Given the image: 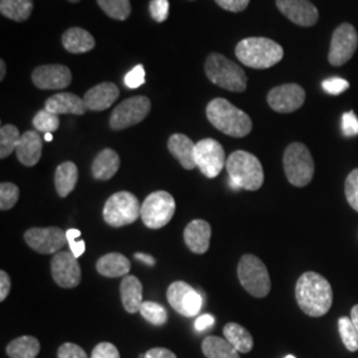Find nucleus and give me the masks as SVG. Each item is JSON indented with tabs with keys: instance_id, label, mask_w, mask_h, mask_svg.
<instances>
[{
	"instance_id": "f257e3e1",
	"label": "nucleus",
	"mask_w": 358,
	"mask_h": 358,
	"mask_svg": "<svg viewBox=\"0 0 358 358\" xmlns=\"http://www.w3.org/2000/svg\"><path fill=\"white\" fill-rule=\"evenodd\" d=\"M296 301L310 317L325 316L333 304L331 282L317 272H304L296 282Z\"/></svg>"
},
{
	"instance_id": "f03ea898",
	"label": "nucleus",
	"mask_w": 358,
	"mask_h": 358,
	"mask_svg": "<svg viewBox=\"0 0 358 358\" xmlns=\"http://www.w3.org/2000/svg\"><path fill=\"white\" fill-rule=\"evenodd\" d=\"M206 115L214 128L234 138H243L252 130L250 115L226 99H214L207 105Z\"/></svg>"
},
{
	"instance_id": "7ed1b4c3",
	"label": "nucleus",
	"mask_w": 358,
	"mask_h": 358,
	"mask_svg": "<svg viewBox=\"0 0 358 358\" xmlns=\"http://www.w3.org/2000/svg\"><path fill=\"white\" fill-rule=\"evenodd\" d=\"M231 189L256 192L264 183V170L254 154L236 150L227 158Z\"/></svg>"
},
{
	"instance_id": "20e7f679",
	"label": "nucleus",
	"mask_w": 358,
	"mask_h": 358,
	"mask_svg": "<svg viewBox=\"0 0 358 358\" xmlns=\"http://www.w3.org/2000/svg\"><path fill=\"white\" fill-rule=\"evenodd\" d=\"M238 60L254 69H267L282 62V45L267 38H248L239 41L235 48Z\"/></svg>"
},
{
	"instance_id": "39448f33",
	"label": "nucleus",
	"mask_w": 358,
	"mask_h": 358,
	"mask_svg": "<svg viewBox=\"0 0 358 358\" xmlns=\"http://www.w3.org/2000/svg\"><path fill=\"white\" fill-rule=\"evenodd\" d=\"M208 80L223 90L241 93L247 88V76L243 69L220 53H211L205 63Z\"/></svg>"
},
{
	"instance_id": "423d86ee",
	"label": "nucleus",
	"mask_w": 358,
	"mask_h": 358,
	"mask_svg": "<svg viewBox=\"0 0 358 358\" xmlns=\"http://www.w3.org/2000/svg\"><path fill=\"white\" fill-rule=\"evenodd\" d=\"M282 165L288 182L296 187H306L315 176V161L312 154L307 146L300 142H294L285 149Z\"/></svg>"
},
{
	"instance_id": "0eeeda50",
	"label": "nucleus",
	"mask_w": 358,
	"mask_h": 358,
	"mask_svg": "<svg viewBox=\"0 0 358 358\" xmlns=\"http://www.w3.org/2000/svg\"><path fill=\"white\" fill-rule=\"evenodd\" d=\"M138 198L129 192H118L108 198L103 210V220L112 227H124L141 217Z\"/></svg>"
},
{
	"instance_id": "6e6552de",
	"label": "nucleus",
	"mask_w": 358,
	"mask_h": 358,
	"mask_svg": "<svg viewBox=\"0 0 358 358\" xmlns=\"http://www.w3.org/2000/svg\"><path fill=\"white\" fill-rule=\"evenodd\" d=\"M238 278L244 289L256 299L266 297L271 291L268 269L257 256H242L238 264Z\"/></svg>"
},
{
	"instance_id": "1a4fd4ad",
	"label": "nucleus",
	"mask_w": 358,
	"mask_h": 358,
	"mask_svg": "<svg viewBox=\"0 0 358 358\" xmlns=\"http://www.w3.org/2000/svg\"><path fill=\"white\" fill-rule=\"evenodd\" d=\"M176 199L167 192H152L141 206L143 224L152 230L165 227L176 214Z\"/></svg>"
},
{
	"instance_id": "9d476101",
	"label": "nucleus",
	"mask_w": 358,
	"mask_h": 358,
	"mask_svg": "<svg viewBox=\"0 0 358 358\" xmlns=\"http://www.w3.org/2000/svg\"><path fill=\"white\" fill-rule=\"evenodd\" d=\"M150 109L152 103L148 97H130L115 106V110L110 115L109 125L113 130H124L134 127L148 117L150 113Z\"/></svg>"
},
{
	"instance_id": "9b49d317",
	"label": "nucleus",
	"mask_w": 358,
	"mask_h": 358,
	"mask_svg": "<svg viewBox=\"0 0 358 358\" xmlns=\"http://www.w3.org/2000/svg\"><path fill=\"white\" fill-rule=\"evenodd\" d=\"M167 301L183 317H196L203 307L202 294L186 282H174L169 285Z\"/></svg>"
},
{
	"instance_id": "f8f14e48",
	"label": "nucleus",
	"mask_w": 358,
	"mask_h": 358,
	"mask_svg": "<svg viewBox=\"0 0 358 358\" xmlns=\"http://www.w3.org/2000/svg\"><path fill=\"white\" fill-rule=\"evenodd\" d=\"M196 167L207 178H217L227 164L223 146L213 138H205L195 145Z\"/></svg>"
},
{
	"instance_id": "ddd939ff",
	"label": "nucleus",
	"mask_w": 358,
	"mask_h": 358,
	"mask_svg": "<svg viewBox=\"0 0 358 358\" xmlns=\"http://www.w3.org/2000/svg\"><path fill=\"white\" fill-rule=\"evenodd\" d=\"M358 35L356 28L344 23L336 28L331 40L328 60L333 66H341L352 59L357 50Z\"/></svg>"
},
{
	"instance_id": "4468645a",
	"label": "nucleus",
	"mask_w": 358,
	"mask_h": 358,
	"mask_svg": "<svg viewBox=\"0 0 358 358\" xmlns=\"http://www.w3.org/2000/svg\"><path fill=\"white\" fill-rule=\"evenodd\" d=\"M24 241L34 251L43 255H52L60 252L68 244L66 232L57 227H34L26 231Z\"/></svg>"
},
{
	"instance_id": "2eb2a0df",
	"label": "nucleus",
	"mask_w": 358,
	"mask_h": 358,
	"mask_svg": "<svg viewBox=\"0 0 358 358\" xmlns=\"http://www.w3.org/2000/svg\"><path fill=\"white\" fill-rule=\"evenodd\" d=\"M51 272L55 282L65 289L76 288L81 282V267L72 252L60 251L55 254L51 260Z\"/></svg>"
},
{
	"instance_id": "dca6fc26",
	"label": "nucleus",
	"mask_w": 358,
	"mask_h": 358,
	"mask_svg": "<svg viewBox=\"0 0 358 358\" xmlns=\"http://www.w3.org/2000/svg\"><path fill=\"white\" fill-rule=\"evenodd\" d=\"M268 105L278 113H294L306 101V90L297 84H284L269 90Z\"/></svg>"
},
{
	"instance_id": "f3484780",
	"label": "nucleus",
	"mask_w": 358,
	"mask_h": 358,
	"mask_svg": "<svg viewBox=\"0 0 358 358\" xmlns=\"http://www.w3.org/2000/svg\"><path fill=\"white\" fill-rule=\"evenodd\" d=\"M32 83L38 90H64L72 83V73L65 65H40L32 72Z\"/></svg>"
},
{
	"instance_id": "a211bd4d",
	"label": "nucleus",
	"mask_w": 358,
	"mask_h": 358,
	"mask_svg": "<svg viewBox=\"0 0 358 358\" xmlns=\"http://www.w3.org/2000/svg\"><path fill=\"white\" fill-rule=\"evenodd\" d=\"M276 6L285 17L297 26H315L319 20V11L309 0H276Z\"/></svg>"
},
{
	"instance_id": "6ab92c4d",
	"label": "nucleus",
	"mask_w": 358,
	"mask_h": 358,
	"mask_svg": "<svg viewBox=\"0 0 358 358\" xmlns=\"http://www.w3.org/2000/svg\"><path fill=\"white\" fill-rule=\"evenodd\" d=\"M183 239L187 248L198 255H203L210 248L211 226L203 219L192 220L183 232Z\"/></svg>"
},
{
	"instance_id": "aec40b11",
	"label": "nucleus",
	"mask_w": 358,
	"mask_h": 358,
	"mask_svg": "<svg viewBox=\"0 0 358 358\" xmlns=\"http://www.w3.org/2000/svg\"><path fill=\"white\" fill-rule=\"evenodd\" d=\"M45 109L55 115H83L87 110L84 99L78 97L75 93H57L53 94L45 101Z\"/></svg>"
},
{
	"instance_id": "412c9836",
	"label": "nucleus",
	"mask_w": 358,
	"mask_h": 358,
	"mask_svg": "<svg viewBox=\"0 0 358 358\" xmlns=\"http://www.w3.org/2000/svg\"><path fill=\"white\" fill-rule=\"evenodd\" d=\"M120 96L118 87L112 83H101L93 88H90L85 96L84 101L90 110L101 112L110 108Z\"/></svg>"
},
{
	"instance_id": "4be33fe9",
	"label": "nucleus",
	"mask_w": 358,
	"mask_h": 358,
	"mask_svg": "<svg viewBox=\"0 0 358 358\" xmlns=\"http://www.w3.org/2000/svg\"><path fill=\"white\" fill-rule=\"evenodd\" d=\"M43 140L36 130H27L16 148V157L24 166H35L41 158Z\"/></svg>"
},
{
	"instance_id": "5701e85b",
	"label": "nucleus",
	"mask_w": 358,
	"mask_h": 358,
	"mask_svg": "<svg viewBox=\"0 0 358 358\" xmlns=\"http://www.w3.org/2000/svg\"><path fill=\"white\" fill-rule=\"evenodd\" d=\"M195 145L196 143H194L185 134H173L167 141L169 152L174 158L178 159L180 166L186 170H192L196 167Z\"/></svg>"
},
{
	"instance_id": "b1692460",
	"label": "nucleus",
	"mask_w": 358,
	"mask_h": 358,
	"mask_svg": "<svg viewBox=\"0 0 358 358\" xmlns=\"http://www.w3.org/2000/svg\"><path fill=\"white\" fill-rule=\"evenodd\" d=\"M142 282L138 278L128 275L122 278V282L120 285V294H121V301L125 310L128 313H137L140 312L143 299H142Z\"/></svg>"
},
{
	"instance_id": "393cba45",
	"label": "nucleus",
	"mask_w": 358,
	"mask_h": 358,
	"mask_svg": "<svg viewBox=\"0 0 358 358\" xmlns=\"http://www.w3.org/2000/svg\"><path fill=\"white\" fill-rule=\"evenodd\" d=\"M130 260L125 255L118 254V252H112L101 256L97 260L96 268L97 272L103 276V278H125L128 276L130 271Z\"/></svg>"
},
{
	"instance_id": "a878e982",
	"label": "nucleus",
	"mask_w": 358,
	"mask_h": 358,
	"mask_svg": "<svg viewBox=\"0 0 358 358\" xmlns=\"http://www.w3.org/2000/svg\"><path fill=\"white\" fill-rule=\"evenodd\" d=\"M120 155L112 149H103L92 164V176L97 180L113 178L120 169Z\"/></svg>"
},
{
	"instance_id": "bb28decb",
	"label": "nucleus",
	"mask_w": 358,
	"mask_h": 358,
	"mask_svg": "<svg viewBox=\"0 0 358 358\" xmlns=\"http://www.w3.org/2000/svg\"><path fill=\"white\" fill-rule=\"evenodd\" d=\"M62 43L65 50L71 53H87L96 45V40L90 32L78 27L66 29L62 38Z\"/></svg>"
},
{
	"instance_id": "cd10ccee",
	"label": "nucleus",
	"mask_w": 358,
	"mask_h": 358,
	"mask_svg": "<svg viewBox=\"0 0 358 358\" xmlns=\"http://www.w3.org/2000/svg\"><path fill=\"white\" fill-rule=\"evenodd\" d=\"M78 180V170L73 162H63L55 173V187L59 196L66 198L75 190Z\"/></svg>"
},
{
	"instance_id": "c85d7f7f",
	"label": "nucleus",
	"mask_w": 358,
	"mask_h": 358,
	"mask_svg": "<svg viewBox=\"0 0 358 358\" xmlns=\"http://www.w3.org/2000/svg\"><path fill=\"white\" fill-rule=\"evenodd\" d=\"M224 338L234 346L239 353H250L254 348V338L251 333L236 322H229L223 328Z\"/></svg>"
},
{
	"instance_id": "c756f323",
	"label": "nucleus",
	"mask_w": 358,
	"mask_h": 358,
	"mask_svg": "<svg viewBox=\"0 0 358 358\" xmlns=\"http://www.w3.org/2000/svg\"><path fill=\"white\" fill-rule=\"evenodd\" d=\"M202 352L206 358H241L239 352L226 338L208 336L202 343Z\"/></svg>"
},
{
	"instance_id": "7c9ffc66",
	"label": "nucleus",
	"mask_w": 358,
	"mask_h": 358,
	"mask_svg": "<svg viewBox=\"0 0 358 358\" xmlns=\"http://www.w3.org/2000/svg\"><path fill=\"white\" fill-rule=\"evenodd\" d=\"M6 352L10 358H36L40 353V343L34 336H22L13 340Z\"/></svg>"
},
{
	"instance_id": "2f4dec72",
	"label": "nucleus",
	"mask_w": 358,
	"mask_h": 358,
	"mask_svg": "<svg viewBox=\"0 0 358 358\" xmlns=\"http://www.w3.org/2000/svg\"><path fill=\"white\" fill-rule=\"evenodd\" d=\"M34 10V0H0V13L3 16L15 20L24 22Z\"/></svg>"
},
{
	"instance_id": "473e14b6",
	"label": "nucleus",
	"mask_w": 358,
	"mask_h": 358,
	"mask_svg": "<svg viewBox=\"0 0 358 358\" xmlns=\"http://www.w3.org/2000/svg\"><path fill=\"white\" fill-rule=\"evenodd\" d=\"M22 136L15 125H3L0 128V158L4 159L16 152Z\"/></svg>"
},
{
	"instance_id": "72a5a7b5",
	"label": "nucleus",
	"mask_w": 358,
	"mask_h": 358,
	"mask_svg": "<svg viewBox=\"0 0 358 358\" xmlns=\"http://www.w3.org/2000/svg\"><path fill=\"white\" fill-rule=\"evenodd\" d=\"M103 13L115 20H127L131 13L130 0H97Z\"/></svg>"
},
{
	"instance_id": "f704fd0d",
	"label": "nucleus",
	"mask_w": 358,
	"mask_h": 358,
	"mask_svg": "<svg viewBox=\"0 0 358 358\" xmlns=\"http://www.w3.org/2000/svg\"><path fill=\"white\" fill-rule=\"evenodd\" d=\"M338 333L341 337L343 344L345 345L349 352L358 350V332L356 327L353 325L349 317H340L338 319Z\"/></svg>"
},
{
	"instance_id": "c9c22d12",
	"label": "nucleus",
	"mask_w": 358,
	"mask_h": 358,
	"mask_svg": "<svg viewBox=\"0 0 358 358\" xmlns=\"http://www.w3.org/2000/svg\"><path fill=\"white\" fill-rule=\"evenodd\" d=\"M142 317L150 324L161 327L165 325L167 321V312L165 308L158 303L154 301H143L141 309H140Z\"/></svg>"
},
{
	"instance_id": "e433bc0d",
	"label": "nucleus",
	"mask_w": 358,
	"mask_h": 358,
	"mask_svg": "<svg viewBox=\"0 0 358 358\" xmlns=\"http://www.w3.org/2000/svg\"><path fill=\"white\" fill-rule=\"evenodd\" d=\"M32 124L38 131L53 133L59 129L60 120H59V115L48 112L47 109H43V110H38L36 115L34 117Z\"/></svg>"
},
{
	"instance_id": "4c0bfd02",
	"label": "nucleus",
	"mask_w": 358,
	"mask_h": 358,
	"mask_svg": "<svg viewBox=\"0 0 358 358\" xmlns=\"http://www.w3.org/2000/svg\"><path fill=\"white\" fill-rule=\"evenodd\" d=\"M20 190L16 185L10 182H3L0 185V210L7 211L11 210L19 201Z\"/></svg>"
},
{
	"instance_id": "58836bf2",
	"label": "nucleus",
	"mask_w": 358,
	"mask_h": 358,
	"mask_svg": "<svg viewBox=\"0 0 358 358\" xmlns=\"http://www.w3.org/2000/svg\"><path fill=\"white\" fill-rule=\"evenodd\" d=\"M345 196L348 203L358 213V167L352 170L346 177Z\"/></svg>"
},
{
	"instance_id": "ea45409f",
	"label": "nucleus",
	"mask_w": 358,
	"mask_h": 358,
	"mask_svg": "<svg viewBox=\"0 0 358 358\" xmlns=\"http://www.w3.org/2000/svg\"><path fill=\"white\" fill-rule=\"evenodd\" d=\"M80 236H81V231L80 230L71 229V230L66 231V241L69 244L71 252L73 254V256H76L77 259L85 252V242L81 241Z\"/></svg>"
},
{
	"instance_id": "a19ab883",
	"label": "nucleus",
	"mask_w": 358,
	"mask_h": 358,
	"mask_svg": "<svg viewBox=\"0 0 358 358\" xmlns=\"http://www.w3.org/2000/svg\"><path fill=\"white\" fill-rule=\"evenodd\" d=\"M125 85L130 90H137L142 84H145V68L143 65H136L131 71L125 75Z\"/></svg>"
},
{
	"instance_id": "79ce46f5",
	"label": "nucleus",
	"mask_w": 358,
	"mask_h": 358,
	"mask_svg": "<svg viewBox=\"0 0 358 358\" xmlns=\"http://www.w3.org/2000/svg\"><path fill=\"white\" fill-rule=\"evenodd\" d=\"M169 0H152L149 4V11L155 22L162 23L165 22L169 16Z\"/></svg>"
},
{
	"instance_id": "37998d69",
	"label": "nucleus",
	"mask_w": 358,
	"mask_h": 358,
	"mask_svg": "<svg viewBox=\"0 0 358 358\" xmlns=\"http://www.w3.org/2000/svg\"><path fill=\"white\" fill-rule=\"evenodd\" d=\"M322 88L332 96H338L349 88V83L340 77H331L322 83Z\"/></svg>"
},
{
	"instance_id": "c03bdc74",
	"label": "nucleus",
	"mask_w": 358,
	"mask_h": 358,
	"mask_svg": "<svg viewBox=\"0 0 358 358\" xmlns=\"http://www.w3.org/2000/svg\"><path fill=\"white\" fill-rule=\"evenodd\" d=\"M57 358H88V355L83 348L73 344L65 343L57 350Z\"/></svg>"
},
{
	"instance_id": "a18cd8bd",
	"label": "nucleus",
	"mask_w": 358,
	"mask_h": 358,
	"mask_svg": "<svg viewBox=\"0 0 358 358\" xmlns=\"http://www.w3.org/2000/svg\"><path fill=\"white\" fill-rule=\"evenodd\" d=\"M343 133L346 137L358 136V118L352 110L343 115Z\"/></svg>"
},
{
	"instance_id": "49530a36",
	"label": "nucleus",
	"mask_w": 358,
	"mask_h": 358,
	"mask_svg": "<svg viewBox=\"0 0 358 358\" xmlns=\"http://www.w3.org/2000/svg\"><path fill=\"white\" fill-rule=\"evenodd\" d=\"M90 358H120V352L110 343H100L93 349Z\"/></svg>"
},
{
	"instance_id": "de8ad7c7",
	"label": "nucleus",
	"mask_w": 358,
	"mask_h": 358,
	"mask_svg": "<svg viewBox=\"0 0 358 358\" xmlns=\"http://www.w3.org/2000/svg\"><path fill=\"white\" fill-rule=\"evenodd\" d=\"M215 3L226 11L242 13L250 4V0H215Z\"/></svg>"
},
{
	"instance_id": "09e8293b",
	"label": "nucleus",
	"mask_w": 358,
	"mask_h": 358,
	"mask_svg": "<svg viewBox=\"0 0 358 358\" xmlns=\"http://www.w3.org/2000/svg\"><path fill=\"white\" fill-rule=\"evenodd\" d=\"M11 291V279L6 271H0V301H4Z\"/></svg>"
},
{
	"instance_id": "8fccbe9b",
	"label": "nucleus",
	"mask_w": 358,
	"mask_h": 358,
	"mask_svg": "<svg viewBox=\"0 0 358 358\" xmlns=\"http://www.w3.org/2000/svg\"><path fill=\"white\" fill-rule=\"evenodd\" d=\"M143 358H177V356L165 348H153L146 352Z\"/></svg>"
},
{
	"instance_id": "3c124183",
	"label": "nucleus",
	"mask_w": 358,
	"mask_h": 358,
	"mask_svg": "<svg viewBox=\"0 0 358 358\" xmlns=\"http://www.w3.org/2000/svg\"><path fill=\"white\" fill-rule=\"evenodd\" d=\"M214 322H215V319L213 315H202L195 321V329L198 332H203L207 328L213 327Z\"/></svg>"
},
{
	"instance_id": "603ef678",
	"label": "nucleus",
	"mask_w": 358,
	"mask_h": 358,
	"mask_svg": "<svg viewBox=\"0 0 358 358\" xmlns=\"http://www.w3.org/2000/svg\"><path fill=\"white\" fill-rule=\"evenodd\" d=\"M134 257L137 259V260H140L142 263H145L146 266H149V267H153L154 264H155V259H154L153 256L148 255V254H140V252H137Z\"/></svg>"
},
{
	"instance_id": "864d4df0",
	"label": "nucleus",
	"mask_w": 358,
	"mask_h": 358,
	"mask_svg": "<svg viewBox=\"0 0 358 358\" xmlns=\"http://www.w3.org/2000/svg\"><path fill=\"white\" fill-rule=\"evenodd\" d=\"M350 320L353 322V325L356 327L358 332V304H356L350 310Z\"/></svg>"
},
{
	"instance_id": "5fc2aeb1",
	"label": "nucleus",
	"mask_w": 358,
	"mask_h": 358,
	"mask_svg": "<svg viewBox=\"0 0 358 358\" xmlns=\"http://www.w3.org/2000/svg\"><path fill=\"white\" fill-rule=\"evenodd\" d=\"M6 72H7V66H6V62L4 60H0V80L3 81L4 76H6Z\"/></svg>"
},
{
	"instance_id": "6e6d98bb",
	"label": "nucleus",
	"mask_w": 358,
	"mask_h": 358,
	"mask_svg": "<svg viewBox=\"0 0 358 358\" xmlns=\"http://www.w3.org/2000/svg\"><path fill=\"white\" fill-rule=\"evenodd\" d=\"M44 140L47 142H51L53 140V137H52V133H45V136H44Z\"/></svg>"
},
{
	"instance_id": "4d7b16f0",
	"label": "nucleus",
	"mask_w": 358,
	"mask_h": 358,
	"mask_svg": "<svg viewBox=\"0 0 358 358\" xmlns=\"http://www.w3.org/2000/svg\"><path fill=\"white\" fill-rule=\"evenodd\" d=\"M68 1H71V3H78L80 0H68Z\"/></svg>"
},
{
	"instance_id": "13d9d810",
	"label": "nucleus",
	"mask_w": 358,
	"mask_h": 358,
	"mask_svg": "<svg viewBox=\"0 0 358 358\" xmlns=\"http://www.w3.org/2000/svg\"><path fill=\"white\" fill-rule=\"evenodd\" d=\"M285 358H296L294 357V356H292V355H288V356H287V357Z\"/></svg>"
}]
</instances>
